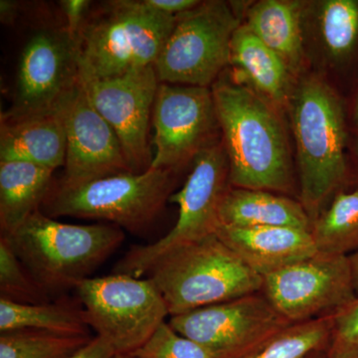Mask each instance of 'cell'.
Returning a JSON list of instances; mask_svg holds the SVG:
<instances>
[{"mask_svg": "<svg viewBox=\"0 0 358 358\" xmlns=\"http://www.w3.org/2000/svg\"><path fill=\"white\" fill-rule=\"evenodd\" d=\"M231 186L291 194L293 160L278 108L223 72L211 86Z\"/></svg>", "mask_w": 358, "mask_h": 358, "instance_id": "6da1fadb", "label": "cell"}, {"mask_svg": "<svg viewBox=\"0 0 358 358\" xmlns=\"http://www.w3.org/2000/svg\"><path fill=\"white\" fill-rule=\"evenodd\" d=\"M220 226L228 227H292L312 229L305 207L288 195L268 190L229 186L219 208Z\"/></svg>", "mask_w": 358, "mask_h": 358, "instance_id": "ffe728a7", "label": "cell"}, {"mask_svg": "<svg viewBox=\"0 0 358 358\" xmlns=\"http://www.w3.org/2000/svg\"><path fill=\"white\" fill-rule=\"evenodd\" d=\"M131 355L136 358H218L208 348L181 336L166 322Z\"/></svg>", "mask_w": 358, "mask_h": 358, "instance_id": "83f0119b", "label": "cell"}, {"mask_svg": "<svg viewBox=\"0 0 358 358\" xmlns=\"http://www.w3.org/2000/svg\"><path fill=\"white\" fill-rule=\"evenodd\" d=\"M76 38L62 26L33 34L21 53L13 105L2 113L16 119L58 107L79 85Z\"/></svg>", "mask_w": 358, "mask_h": 358, "instance_id": "7c38bea8", "label": "cell"}, {"mask_svg": "<svg viewBox=\"0 0 358 358\" xmlns=\"http://www.w3.org/2000/svg\"><path fill=\"white\" fill-rule=\"evenodd\" d=\"M85 320L115 355H131L145 345L169 310L150 279L114 274L88 278L78 284Z\"/></svg>", "mask_w": 358, "mask_h": 358, "instance_id": "9c48e42d", "label": "cell"}, {"mask_svg": "<svg viewBox=\"0 0 358 358\" xmlns=\"http://www.w3.org/2000/svg\"><path fill=\"white\" fill-rule=\"evenodd\" d=\"M216 235L257 274H271L317 253L312 232L292 227L220 226Z\"/></svg>", "mask_w": 358, "mask_h": 358, "instance_id": "e0dca14e", "label": "cell"}, {"mask_svg": "<svg viewBox=\"0 0 358 358\" xmlns=\"http://www.w3.org/2000/svg\"><path fill=\"white\" fill-rule=\"evenodd\" d=\"M93 338L16 329L0 333V358H70L83 350Z\"/></svg>", "mask_w": 358, "mask_h": 358, "instance_id": "484cf974", "label": "cell"}, {"mask_svg": "<svg viewBox=\"0 0 358 358\" xmlns=\"http://www.w3.org/2000/svg\"><path fill=\"white\" fill-rule=\"evenodd\" d=\"M169 324L218 358H233L292 324L262 293L173 315Z\"/></svg>", "mask_w": 358, "mask_h": 358, "instance_id": "4fadbf2b", "label": "cell"}, {"mask_svg": "<svg viewBox=\"0 0 358 358\" xmlns=\"http://www.w3.org/2000/svg\"><path fill=\"white\" fill-rule=\"evenodd\" d=\"M173 171L150 169L86 182H52L40 210L49 217L95 219L129 232L147 229L173 194Z\"/></svg>", "mask_w": 358, "mask_h": 358, "instance_id": "8992f818", "label": "cell"}, {"mask_svg": "<svg viewBox=\"0 0 358 358\" xmlns=\"http://www.w3.org/2000/svg\"><path fill=\"white\" fill-rule=\"evenodd\" d=\"M176 20L143 0L92 6L76 38L80 79L119 77L154 65Z\"/></svg>", "mask_w": 358, "mask_h": 358, "instance_id": "3957f363", "label": "cell"}, {"mask_svg": "<svg viewBox=\"0 0 358 358\" xmlns=\"http://www.w3.org/2000/svg\"><path fill=\"white\" fill-rule=\"evenodd\" d=\"M0 298L32 305L51 301V294L21 262L4 236L0 237Z\"/></svg>", "mask_w": 358, "mask_h": 358, "instance_id": "4316f807", "label": "cell"}, {"mask_svg": "<svg viewBox=\"0 0 358 358\" xmlns=\"http://www.w3.org/2000/svg\"><path fill=\"white\" fill-rule=\"evenodd\" d=\"M145 6L162 14L178 16L199 6V0H143Z\"/></svg>", "mask_w": 358, "mask_h": 358, "instance_id": "4dcf8cb0", "label": "cell"}, {"mask_svg": "<svg viewBox=\"0 0 358 358\" xmlns=\"http://www.w3.org/2000/svg\"><path fill=\"white\" fill-rule=\"evenodd\" d=\"M296 143L299 201L312 222L350 181L345 101L317 76L296 82L288 105Z\"/></svg>", "mask_w": 358, "mask_h": 358, "instance_id": "7a4b0ae2", "label": "cell"}, {"mask_svg": "<svg viewBox=\"0 0 358 358\" xmlns=\"http://www.w3.org/2000/svg\"><path fill=\"white\" fill-rule=\"evenodd\" d=\"M310 358H329V352H320L315 353L313 355L312 357Z\"/></svg>", "mask_w": 358, "mask_h": 358, "instance_id": "74e56055", "label": "cell"}, {"mask_svg": "<svg viewBox=\"0 0 358 358\" xmlns=\"http://www.w3.org/2000/svg\"><path fill=\"white\" fill-rule=\"evenodd\" d=\"M90 102L114 129L134 173L152 166L150 119L159 86L154 65L108 79H80Z\"/></svg>", "mask_w": 358, "mask_h": 358, "instance_id": "5bb4252c", "label": "cell"}, {"mask_svg": "<svg viewBox=\"0 0 358 358\" xmlns=\"http://www.w3.org/2000/svg\"><path fill=\"white\" fill-rule=\"evenodd\" d=\"M148 275L171 317L260 293L263 286L262 275L216 234L173 250L157 260Z\"/></svg>", "mask_w": 358, "mask_h": 358, "instance_id": "5b68a950", "label": "cell"}, {"mask_svg": "<svg viewBox=\"0 0 358 358\" xmlns=\"http://www.w3.org/2000/svg\"><path fill=\"white\" fill-rule=\"evenodd\" d=\"M68 99L46 112L16 119L1 117L0 162H30L53 171L65 166Z\"/></svg>", "mask_w": 358, "mask_h": 358, "instance_id": "2e32d148", "label": "cell"}, {"mask_svg": "<svg viewBox=\"0 0 358 358\" xmlns=\"http://www.w3.org/2000/svg\"><path fill=\"white\" fill-rule=\"evenodd\" d=\"M54 171L24 162H0V228L14 232L39 210L52 185Z\"/></svg>", "mask_w": 358, "mask_h": 358, "instance_id": "7402d4cb", "label": "cell"}, {"mask_svg": "<svg viewBox=\"0 0 358 358\" xmlns=\"http://www.w3.org/2000/svg\"><path fill=\"white\" fill-rule=\"evenodd\" d=\"M60 6L64 14V27L73 37L77 38L93 6V2L90 0H61Z\"/></svg>", "mask_w": 358, "mask_h": 358, "instance_id": "f546056e", "label": "cell"}, {"mask_svg": "<svg viewBox=\"0 0 358 358\" xmlns=\"http://www.w3.org/2000/svg\"><path fill=\"white\" fill-rule=\"evenodd\" d=\"M350 261V266H352L353 285H355V294L358 298V250L353 252L348 256Z\"/></svg>", "mask_w": 358, "mask_h": 358, "instance_id": "d590c367", "label": "cell"}, {"mask_svg": "<svg viewBox=\"0 0 358 358\" xmlns=\"http://www.w3.org/2000/svg\"><path fill=\"white\" fill-rule=\"evenodd\" d=\"M20 2L13 0L0 1V20L3 24L11 25L20 13Z\"/></svg>", "mask_w": 358, "mask_h": 358, "instance_id": "836d02e7", "label": "cell"}, {"mask_svg": "<svg viewBox=\"0 0 358 358\" xmlns=\"http://www.w3.org/2000/svg\"><path fill=\"white\" fill-rule=\"evenodd\" d=\"M329 358H358V352L329 353Z\"/></svg>", "mask_w": 358, "mask_h": 358, "instance_id": "8d00e7d4", "label": "cell"}, {"mask_svg": "<svg viewBox=\"0 0 358 358\" xmlns=\"http://www.w3.org/2000/svg\"><path fill=\"white\" fill-rule=\"evenodd\" d=\"M16 329L90 336L81 303L69 299L32 305L0 298V333Z\"/></svg>", "mask_w": 358, "mask_h": 358, "instance_id": "cb8c5ba5", "label": "cell"}, {"mask_svg": "<svg viewBox=\"0 0 358 358\" xmlns=\"http://www.w3.org/2000/svg\"><path fill=\"white\" fill-rule=\"evenodd\" d=\"M350 181H358V131H350L348 148Z\"/></svg>", "mask_w": 358, "mask_h": 358, "instance_id": "d6a6232c", "label": "cell"}, {"mask_svg": "<svg viewBox=\"0 0 358 358\" xmlns=\"http://www.w3.org/2000/svg\"><path fill=\"white\" fill-rule=\"evenodd\" d=\"M152 124L155 154L150 169L176 173L218 141L211 88L159 83Z\"/></svg>", "mask_w": 358, "mask_h": 358, "instance_id": "8fae6325", "label": "cell"}, {"mask_svg": "<svg viewBox=\"0 0 358 358\" xmlns=\"http://www.w3.org/2000/svg\"><path fill=\"white\" fill-rule=\"evenodd\" d=\"M358 352V298L334 315L329 353Z\"/></svg>", "mask_w": 358, "mask_h": 358, "instance_id": "f1b7e54d", "label": "cell"}, {"mask_svg": "<svg viewBox=\"0 0 358 358\" xmlns=\"http://www.w3.org/2000/svg\"><path fill=\"white\" fill-rule=\"evenodd\" d=\"M229 3L201 1L178 16L154 64L160 83L211 88L225 72L233 35L242 24Z\"/></svg>", "mask_w": 358, "mask_h": 358, "instance_id": "ba28073f", "label": "cell"}, {"mask_svg": "<svg viewBox=\"0 0 358 358\" xmlns=\"http://www.w3.org/2000/svg\"><path fill=\"white\" fill-rule=\"evenodd\" d=\"M230 66L235 79L255 91L278 109L288 108L296 81L274 51L257 38L246 25L238 27L230 49Z\"/></svg>", "mask_w": 358, "mask_h": 358, "instance_id": "ac0fdd59", "label": "cell"}, {"mask_svg": "<svg viewBox=\"0 0 358 358\" xmlns=\"http://www.w3.org/2000/svg\"><path fill=\"white\" fill-rule=\"evenodd\" d=\"M1 236L50 294L75 289L124 240V231L114 224L63 223L40 209L11 234Z\"/></svg>", "mask_w": 358, "mask_h": 358, "instance_id": "277c9868", "label": "cell"}, {"mask_svg": "<svg viewBox=\"0 0 358 358\" xmlns=\"http://www.w3.org/2000/svg\"><path fill=\"white\" fill-rule=\"evenodd\" d=\"M65 128V171L60 179L63 182L74 185L133 173L117 134L90 102L80 80L66 103Z\"/></svg>", "mask_w": 358, "mask_h": 358, "instance_id": "9a60e30c", "label": "cell"}, {"mask_svg": "<svg viewBox=\"0 0 358 358\" xmlns=\"http://www.w3.org/2000/svg\"><path fill=\"white\" fill-rule=\"evenodd\" d=\"M114 358H136L133 355H117Z\"/></svg>", "mask_w": 358, "mask_h": 358, "instance_id": "f35d334b", "label": "cell"}, {"mask_svg": "<svg viewBox=\"0 0 358 358\" xmlns=\"http://www.w3.org/2000/svg\"><path fill=\"white\" fill-rule=\"evenodd\" d=\"M334 315L292 324L233 358H310L329 352Z\"/></svg>", "mask_w": 358, "mask_h": 358, "instance_id": "d4e9b609", "label": "cell"}, {"mask_svg": "<svg viewBox=\"0 0 358 358\" xmlns=\"http://www.w3.org/2000/svg\"><path fill=\"white\" fill-rule=\"evenodd\" d=\"M115 355V350L108 341L95 336L83 350L70 358H114Z\"/></svg>", "mask_w": 358, "mask_h": 358, "instance_id": "1f68e13d", "label": "cell"}, {"mask_svg": "<svg viewBox=\"0 0 358 358\" xmlns=\"http://www.w3.org/2000/svg\"><path fill=\"white\" fill-rule=\"evenodd\" d=\"M229 186V162L220 140L196 155L185 185L169 197L179 208L173 229L155 243L131 247L114 274L141 278L173 250L215 235L221 225L219 208Z\"/></svg>", "mask_w": 358, "mask_h": 358, "instance_id": "52a82bcc", "label": "cell"}, {"mask_svg": "<svg viewBox=\"0 0 358 358\" xmlns=\"http://www.w3.org/2000/svg\"><path fill=\"white\" fill-rule=\"evenodd\" d=\"M306 2L261 0L249 7L244 25L300 76L305 65Z\"/></svg>", "mask_w": 358, "mask_h": 358, "instance_id": "d6986e66", "label": "cell"}, {"mask_svg": "<svg viewBox=\"0 0 358 358\" xmlns=\"http://www.w3.org/2000/svg\"><path fill=\"white\" fill-rule=\"evenodd\" d=\"M261 293L291 324L331 317L357 299L348 256L319 252L264 275Z\"/></svg>", "mask_w": 358, "mask_h": 358, "instance_id": "30bf717a", "label": "cell"}, {"mask_svg": "<svg viewBox=\"0 0 358 358\" xmlns=\"http://www.w3.org/2000/svg\"><path fill=\"white\" fill-rule=\"evenodd\" d=\"M317 43L329 64L358 83V0H324L307 3Z\"/></svg>", "mask_w": 358, "mask_h": 358, "instance_id": "44dd1931", "label": "cell"}, {"mask_svg": "<svg viewBox=\"0 0 358 358\" xmlns=\"http://www.w3.org/2000/svg\"><path fill=\"white\" fill-rule=\"evenodd\" d=\"M348 119L350 131H358V83L353 91L352 103L348 112Z\"/></svg>", "mask_w": 358, "mask_h": 358, "instance_id": "e575fe53", "label": "cell"}, {"mask_svg": "<svg viewBox=\"0 0 358 358\" xmlns=\"http://www.w3.org/2000/svg\"><path fill=\"white\" fill-rule=\"evenodd\" d=\"M310 232L319 253L350 256L358 250V181H348L334 193Z\"/></svg>", "mask_w": 358, "mask_h": 358, "instance_id": "603a6c76", "label": "cell"}]
</instances>
